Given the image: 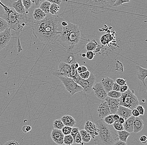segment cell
I'll use <instances>...</instances> for the list:
<instances>
[{
    "instance_id": "cell-1",
    "label": "cell",
    "mask_w": 147,
    "mask_h": 145,
    "mask_svg": "<svg viewBox=\"0 0 147 145\" xmlns=\"http://www.w3.org/2000/svg\"><path fill=\"white\" fill-rule=\"evenodd\" d=\"M63 19L58 15L47 14L40 21H32L33 34L35 37L47 44L57 42L62 32L61 22Z\"/></svg>"
},
{
    "instance_id": "cell-2",
    "label": "cell",
    "mask_w": 147,
    "mask_h": 145,
    "mask_svg": "<svg viewBox=\"0 0 147 145\" xmlns=\"http://www.w3.org/2000/svg\"><path fill=\"white\" fill-rule=\"evenodd\" d=\"M0 5L2 6L4 10L5 13L2 18L7 22L9 25V28L14 30L16 33L18 38L17 49L18 52H20L23 51V49L19 39V35L25 26L30 25L29 24L32 22V20L26 14H19L16 12L14 9L4 5L1 1V0Z\"/></svg>"
},
{
    "instance_id": "cell-3",
    "label": "cell",
    "mask_w": 147,
    "mask_h": 145,
    "mask_svg": "<svg viewBox=\"0 0 147 145\" xmlns=\"http://www.w3.org/2000/svg\"><path fill=\"white\" fill-rule=\"evenodd\" d=\"M67 25L62 26V32L58 42H59L67 52L78 53V46L80 44L82 31L78 25L67 22Z\"/></svg>"
},
{
    "instance_id": "cell-4",
    "label": "cell",
    "mask_w": 147,
    "mask_h": 145,
    "mask_svg": "<svg viewBox=\"0 0 147 145\" xmlns=\"http://www.w3.org/2000/svg\"><path fill=\"white\" fill-rule=\"evenodd\" d=\"M99 133L94 139L96 145H115L119 140L117 131L114 128L113 125L106 123L103 119H100L95 122Z\"/></svg>"
},
{
    "instance_id": "cell-5",
    "label": "cell",
    "mask_w": 147,
    "mask_h": 145,
    "mask_svg": "<svg viewBox=\"0 0 147 145\" xmlns=\"http://www.w3.org/2000/svg\"><path fill=\"white\" fill-rule=\"evenodd\" d=\"M119 100V105L131 110L136 108L139 105V102L134 94V91L131 90L129 89L125 92H122Z\"/></svg>"
},
{
    "instance_id": "cell-6",
    "label": "cell",
    "mask_w": 147,
    "mask_h": 145,
    "mask_svg": "<svg viewBox=\"0 0 147 145\" xmlns=\"http://www.w3.org/2000/svg\"><path fill=\"white\" fill-rule=\"evenodd\" d=\"M86 4L91 11L94 13H101L108 11L110 7L105 0H85Z\"/></svg>"
},
{
    "instance_id": "cell-7",
    "label": "cell",
    "mask_w": 147,
    "mask_h": 145,
    "mask_svg": "<svg viewBox=\"0 0 147 145\" xmlns=\"http://www.w3.org/2000/svg\"><path fill=\"white\" fill-rule=\"evenodd\" d=\"M57 78L64 84L66 90L71 95L83 91L82 87L76 83L72 78L64 76H58Z\"/></svg>"
},
{
    "instance_id": "cell-8",
    "label": "cell",
    "mask_w": 147,
    "mask_h": 145,
    "mask_svg": "<svg viewBox=\"0 0 147 145\" xmlns=\"http://www.w3.org/2000/svg\"><path fill=\"white\" fill-rule=\"evenodd\" d=\"M96 78L93 73H90V77L87 79H81L77 84L82 87L84 91L87 93L91 92L92 88L95 83Z\"/></svg>"
},
{
    "instance_id": "cell-9",
    "label": "cell",
    "mask_w": 147,
    "mask_h": 145,
    "mask_svg": "<svg viewBox=\"0 0 147 145\" xmlns=\"http://www.w3.org/2000/svg\"><path fill=\"white\" fill-rule=\"evenodd\" d=\"M71 71L70 65L65 62H61L59 65L58 69L53 72V75L56 77L64 76L69 77Z\"/></svg>"
},
{
    "instance_id": "cell-10",
    "label": "cell",
    "mask_w": 147,
    "mask_h": 145,
    "mask_svg": "<svg viewBox=\"0 0 147 145\" xmlns=\"http://www.w3.org/2000/svg\"><path fill=\"white\" fill-rule=\"evenodd\" d=\"M11 38V28H8L3 32H0V50L6 47Z\"/></svg>"
},
{
    "instance_id": "cell-11",
    "label": "cell",
    "mask_w": 147,
    "mask_h": 145,
    "mask_svg": "<svg viewBox=\"0 0 147 145\" xmlns=\"http://www.w3.org/2000/svg\"><path fill=\"white\" fill-rule=\"evenodd\" d=\"M92 90L94 92V94L97 98L101 100H104L107 96V92L104 88L101 82H97L94 84Z\"/></svg>"
},
{
    "instance_id": "cell-12",
    "label": "cell",
    "mask_w": 147,
    "mask_h": 145,
    "mask_svg": "<svg viewBox=\"0 0 147 145\" xmlns=\"http://www.w3.org/2000/svg\"><path fill=\"white\" fill-rule=\"evenodd\" d=\"M84 129L89 132L91 136L92 140H93L95 137L98 135L99 130L95 123L90 121H87L85 122Z\"/></svg>"
},
{
    "instance_id": "cell-13",
    "label": "cell",
    "mask_w": 147,
    "mask_h": 145,
    "mask_svg": "<svg viewBox=\"0 0 147 145\" xmlns=\"http://www.w3.org/2000/svg\"><path fill=\"white\" fill-rule=\"evenodd\" d=\"M98 117L100 119H103L105 117L111 114L110 108L105 100L100 104L97 109Z\"/></svg>"
},
{
    "instance_id": "cell-14",
    "label": "cell",
    "mask_w": 147,
    "mask_h": 145,
    "mask_svg": "<svg viewBox=\"0 0 147 145\" xmlns=\"http://www.w3.org/2000/svg\"><path fill=\"white\" fill-rule=\"evenodd\" d=\"M64 134L61 130L54 129L52 130L51 134V139L56 144L61 145L64 144Z\"/></svg>"
},
{
    "instance_id": "cell-15",
    "label": "cell",
    "mask_w": 147,
    "mask_h": 145,
    "mask_svg": "<svg viewBox=\"0 0 147 145\" xmlns=\"http://www.w3.org/2000/svg\"><path fill=\"white\" fill-rule=\"evenodd\" d=\"M104 100L107 103L111 114L116 113L117 109L120 105L119 98H114L107 96Z\"/></svg>"
},
{
    "instance_id": "cell-16",
    "label": "cell",
    "mask_w": 147,
    "mask_h": 145,
    "mask_svg": "<svg viewBox=\"0 0 147 145\" xmlns=\"http://www.w3.org/2000/svg\"><path fill=\"white\" fill-rule=\"evenodd\" d=\"M116 114L119 115V117H123L125 121L129 117L132 116V110L122 105H119Z\"/></svg>"
},
{
    "instance_id": "cell-17",
    "label": "cell",
    "mask_w": 147,
    "mask_h": 145,
    "mask_svg": "<svg viewBox=\"0 0 147 145\" xmlns=\"http://www.w3.org/2000/svg\"><path fill=\"white\" fill-rule=\"evenodd\" d=\"M100 82L107 93L113 90V84L114 83L115 81L111 78L109 77L103 78L101 80Z\"/></svg>"
},
{
    "instance_id": "cell-18",
    "label": "cell",
    "mask_w": 147,
    "mask_h": 145,
    "mask_svg": "<svg viewBox=\"0 0 147 145\" xmlns=\"http://www.w3.org/2000/svg\"><path fill=\"white\" fill-rule=\"evenodd\" d=\"M144 123L143 120L139 117H135L133 123V132L135 134L140 132L144 127Z\"/></svg>"
},
{
    "instance_id": "cell-19",
    "label": "cell",
    "mask_w": 147,
    "mask_h": 145,
    "mask_svg": "<svg viewBox=\"0 0 147 145\" xmlns=\"http://www.w3.org/2000/svg\"><path fill=\"white\" fill-rule=\"evenodd\" d=\"M12 6L15 11L19 14H26L25 9L22 3V0H18L13 3Z\"/></svg>"
},
{
    "instance_id": "cell-20",
    "label": "cell",
    "mask_w": 147,
    "mask_h": 145,
    "mask_svg": "<svg viewBox=\"0 0 147 145\" xmlns=\"http://www.w3.org/2000/svg\"><path fill=\"white\" fill-rule=\"evenodd\" d=\"M135 117V116L132 115L125 121L123 124L124 130L130 133L133 132V123Z\"/></svg>"
},
{
    "instance_id": "cell-21",
    "label": "cell",
    "mask_w": 147,
    "mask_h": 145,
    "mask_svg": "<svg viewBox=\"0 0 147 145\" xmlns=\"http://www.w3.org/2000/svg\"><path fill=\"white\" fill-rule=\"evenodd\" d=\"M137 67L138 69V72L137 74L138 78L142 82L144 86L146 88V85L145 83V79L147 76V69L139 66H137Z\"/></svg>"
},
{
    "instance_id": "cell-22",
    "label": "cell",
    "mask_w": 147,
    "mask_h": 145,
    "mask_svg": "<svg viewBox=\"0 0 147 145\" xmlns=\"http://www.w3.org/2000/svg\"><path fill=\"white\" fill-rule=\"evenodd\" d=\"M61 119L65 126L73 127L76 124V121L74 118L70 115H64Z\"/></svg>"
},
{
    "instance_id": "cell-23",
    "label": "cell",
    "mask_w": 147,
    "mask_h": 145,
    "mask_svg": "<svg viewBox=\"0 0 147 145\" xmlns=\"http://www.w3.org/2000/svg\"><path fill=\"white\" fill-rule=\"evenodd\" d=\"M47 14L40 8H37L34 11L33 14V19L35 21H40L45 17Z\"/></svg>"
},
{
    "instance_id": "cell-24",
    "label": "cell",
    "mask_w": 147,
    "mask_h": 145,
    "mask_svg": "<svg viewBox=\"0 0 147 145\" xmlns=\"http://www.w3.org/2000/svg\"><path fill=\"white\" fill-rule=\"evenodd\" d=\"M80 133L83 142L89 143L91 140H92L91 136L90 134H89V132H87L84 129H82L80 131Z\"/></svg>"
},
{
    "instance_id": "cell-25",
    "label": "cell",
    "mask_w": 147,
    "mask_h": 145,
    "mask_svg": "<svg viewBox=\"0 0 147 145\" xmlns=\"http://www.w3.org/2000/svg\"><path fill=\"white\" fill-rule=\"evenodd\" d=\"M117 133L119 140L126 143L127 138L130 135V133L124 130L123 131H117Z\"/></svg>"
},
{
    "instance_id": "cell-26",
    "label": "cell",
    "mask_w": 147,
    "mask_h": 145,
    "mask_svg": "<svg viewBox=\"0 0 147 145\" xmlns=\"http://www.w3.org/2000/svg\"><path fill=\"white\" fill-rule=\"evenodd\" d=\"M100 47L96 40H93L87 43L86 45V49L87 51H94Z\"/></svg>"
},
{
    "instance_id": "cell-27",
    "label": "cell",
    "mask_w": 147,
    "mask_h": 145,
    "mask_svg": "<svg viewBox=\"0 0 147 145\" xmlns=\"http://www.w3.org/2000/svg\"><path fill=\"white\" fill-rule=\"evenodd\" d=\"M51 3L48 1H45L41 3L40 5V8L43 11L45 12L46 14L49 13V8Z\"/></svg>"
},
{
    "instance_id": "cell-28",
    "label": "cell",
    "mask_w": 147,
    "mask_h": 145,
    "mask_svg": "<svg viewBox=\"0 0 147 145\" xmlns=\"http://www.w3.org/2000/svg\"><path fill=\"white\" fill-rule=\"evenodd\" d=\"M59 9V5L56 3H51L49 8V13L54 15H57L58 13Z\"/></svg>"
},
{
    "instance_id": "cell-29",
    "label": "cell",
    "mask_w": 147,
    "mask_h": 145,
    "mask_svg": "<svg viewBox=\"0 0 147 145\" xmlns=\"http://www.w3.org/2000/svg\"><path fill=\"white\" fill-rule=\"evenodd\" d=\"M53 125L54 128L61 130L64 126V125L61 119H57L54 121Z\"/></svg>"
},
{
    "instance_id": "cell-30",
    "label": "cell",
    "mask_w": 147,
    "mask_h": 145,
    "mask_svg": "<svg viewBox=\"0 0 147 145\" xmlns=\"http://www.w3.org/2000/svg\"><path fill=\"white\" fill-rule=\"evenodd\" d=\"M121 94H122V92L113 90L107 93V96L110 98H119L121 96Z\"/></svg>"
},
{
    "instance_id": "cell-31",
    "label": "cell",
    "mask_w": 147,
    "mask_h": 145,
    "mask_svg": "<svg viewBox=\"0 0 147 145\" xmlns=\"http://www.w3.org/2000/svg\"><path fill=\"white\" fill-rule=\"evenodd\" d=\"M8 28H9V26L7 22L3 18L0 17V32H3Z\"/></svg>"
},
{
    "instance_id": "cell-32",
    "label": "cell",
    "mask_w": 147,
    "mask_h": 145,
    "mask_svg": "<svg viewBox=\"0 0 147 145\" xmlns=\"http://www.w3.org/2000/svg\"><path fill=\"white\" fill-rule=\"evenodd\" d=\"M74 139L71 135H64V144L67 145H71L73 144Z\"/></svg>"
},
{
    "instance_id": "cell-33",
    "label": "cell",
    "mask_w": 147,
    "mask_h": 145,
    "mask_svg": "<svg viewBox=\"0 0 147 145\" xmlns=\"http://www.w3.org/2000/svg\"><path fill=\"white\" fill-rule=\"evenodd\" d=\"M113 114L109 115H107L103 118L104 121L108 125H113V123H114L115 121H114L113 118Z\"/></svg>"
},
{
    "instance_id": "cell-34",
    "label": "cell",
    "mask_w": 147,
    "mask_h": 145,
    "mask_svg": "<svg viewBox=\"0 0 147 145\" xmlns=\"http://www.w3.org/2000/svg\"><path fill=\"white\" fill-rule=\"evenodd\" d=\"M115 70L119 72H122L123 71V65L122 62H120L119 60H117L115 63Z\"/></svg>"
},
{
    "instance_id": "cell-35",
    "label": "cell",
    "mask_w": 147,
    "mask_h": 145,
    "mask_svg": "<svg viewBox=\"0 0 147 145\" xmlns=\"http://www.w3.org/2000/svg\"><path fill=\"white\" fill-rule=\"evenodd\" d=\"M113 126L114 128L117 131H121L124 130L123 125L122 124L119 123L118 122H115L113 123Z\"/></svg>"
},
{
    "instance_id": "cell-36",
    "label": "cell",
    "mask_w": 147,
    "mask_h": 145,
    "mask_svg": "<svg viewBox=\"0 0 147 145\" xmlns=\"http://www.w3.org/2000/svg\"><path fill=\"white\" fill-rule=\"evenodd\" d=\"M71 129H72V127H71L64 125V127L61 129V131L64 135H67L70 134Z\"/></svg>"
},
{
    "instance_id": "cell-37",
    "label": "cell",
    "mask_w": 147,
    "mask_h": 145,
    "mask_svg": "<svg viewBox=\"0 0 147 145\" xmlns=\"http://www.w3.org/2000/svg\"><path fill=\"white\" fill-rule=\"evenodd\" d=\"M22 3L25 9L26 10L30 9L32 5L31 0H22Z\"/></svg>"
},
{
    "instance_id": "cell-38",
    "label": "cell",
    "mask_w": 147,
    "mask_h": 145,
    "mask_svg": "<svg viewBox=\"0 0 147 145\" xmlns=\"http://www.w3.org/2000/svg\"><path fill=\"white\" fill-rule=\"evenodd\" d=\"M90 73L91 72L87 70L86 71H84L82 73H80L79 75L81 78L83 79L86 80L90 77Z\"/></svg>"
},
{
    "instance_id": "cell-39",
    "label": "cell",
    "mask_w": 147,
    "mask_h": 145,
    "mask_svg": "<svg viewBox=\"0 0 147 145\" xmlns=\"http://www.w3.org/2000/svg\"><path fill=\"white\" fill-rule=\"evenodd\" d=\"M80 132V130L78 127H72V129H71V132L70 134L73 137L74 140V138H75V136Z\"/></svg>"
},
{
    "instance_id": "cell-40",
    "label": "cell",
    "mask_w": 147,
    "mask_h": 145,
    "mask_svg": "<svg viewBox=\"0 0 147 145\" xmlns=\"http://www.w3.org/2000/svg\"><path fill=\"white\" fill-rule=\"evenodd\" d=\"M74 143H76L77 144H83L81 136L80 134V132L75 136V138H74Z\"/></svg>"
},
{
    "instance_id": "cell-41",
    "label": "cell",
    "mask_w": 147,
    "mask_h": 145,
    "mask_svg": "<svg viewBox=\"0 0 147 145\" xmlns=\"http://www.w3.org/2000/svg\"><path fill=\"white\" fill-rule=\"evenodd\" d=\"M130 1V0H117L114 5V6L117 7L119 5H123L124 3H129Z\"/></svg>"
},
{
    "instance_id": "cell-42",
    "label": "cell",
    "mask_w": 147,
    "mask_h": 145,
    "mask_svg": "<svg viewBox=\"0 0 147 145\" xmlns=\"http://www.w3.org/2000/svg\"><path fill=\"white\" fill-rule=\"evenodd\" d=\"M95 53L93 51H87L86 54V57L89 60H92L95 56Z\"/></svg>"
},
{
    "instance_id": "cell-43",
    "label": "cell",
    "mask_w": 147,
    "mask_h": 145,
    "mask_svg": "<svg viewBox=\"0 0 147 145\" xmlns=\"http://www.w3.org/2000/svg\"><path fill=\"white\" fill-rule=\"evenodd\" d=\"M126 80L122 78H118L115 80V82L120 86L126 84Z\"/></svg>"
},
{
    "instance_id": "cell-44",
    "label": "cell",
    "mask_w": 147,
    "mask_h": 145,
    "mask_svg": "<svg viewBox=\"0 0 147 145\" xmlns=\"http://www.w3.org/2000/svg\"><path fill=\"white\" fill-rule=\"evenodd\" d=\"M136 109L137 110L138 112L139 113L140 115H143L145 113V109L142 105H138L136 107Z\"/></svg>"
},
{
    "instance_id": "cell-45",
    "label": "cell",
    "mask_w": 147,
    "mask_h": 145,
    "mask_svg": "<svg viewBox=\"0 0 147 145\" xmlns=\"http://www.w3.org/2000/svg\"><path fill=\"white\" fill-rule=\"evenodd\" d=\"M77 70L78 73L80 74V73H82V72H84V71H87V68L86 66L83 65L80 66L78 67V68L77 69Z\"/></svg>"
},
{
    "instance_id": "cell-46",
    "label": "cell",
    "mask_w": 147,
    "mask_h": 145,
    "mask_svg": "<svg viewBox=\"0 0 147 145\" xmlns=\"http://www.w3.org/2000/svg\"><path fill=\"white\" fill-rule=\"evenodd\" d=\"M32 127L29 125H24L22 127V130L24 133H27L32 130Z\"/></svg>"
},
{
    "instance_id": "cell-47",
    "label": "cell",
    "mask_w": 147,
    "mask_h": 145,
    "mask_svg": "<svg viewBox=\"0 0 147 145\" xmlns=\"http://www.w3.org/2000/svg\"><path fill=\"white\" fill-rule=\"evenodd\" d=\"M5 145H19V143L16 140H11L7 141L5 143L3 144Z\"/></svg>"
},
{
    "instance_id": "cell-48",
    "label": "cell",
    "mask_w": 147,
    "mask_h": 145,
    "mask_svg": "<svg viewBox=\"0 0 147 145\" xmlns=\"http://www.w3.org/2000/svg\"><path fill=\"white\" fill-rule=\"evenodd\" d=\"M72 78L76 83H78V82L80 80L81 78L80 77V75H79V74L78 73V71H77L76 74H75V75H74V76Z\"/></svg>"
},
{
    "instance_id": "cell-49",
    "label": "cell",
    "mask_w": 147,
    "mask_h": 145,
    "mask_svg": "<svg viewBox=\"0 0 147 145\" xmlns=\"http://www.w3.org/2000/svg\"><path fill=\"white\" fill-rule=\"evenodd\" d=\"M120 87L121 86L119 84H117L115 82L113 84V90L119 92L120 90Z\"/></svg>"
},
{
    "instance_id": "cell-50",
    "label": "cell",
    "mask_w": 147,
    "mask_h": 145,
    "mask_svg": "<svg viewBox=\"0 0 147 145\" xmlns=\"http://www.w3.org/2000/svg\"><path fill=\"white\" fill-rule=\"evenodd\" d=\"M140 141L142 143V144H146L147 142V137L145 135H142L140 137Z\"/></svg>"
},
{
    "instance_id": "cell-51",
    "label": "cell",
    "mask_w": 147,
    "mask_h": 145,
    "mask_svg": "<svg viewBox=\"0 0 147 145\" xmlns=\"http://www.w3.org/2000/svg\"><path fill=\"white\" fill-rule=\"evenodd\" d=\"M116 1L117 0H105L106 2L107 3L110 8L113 7Z\"/></svg>"
},
{
    "instance_id": "cell-52",
    "label": "cell",
    "mask_w": 147,
    "mask_h": 145,
    "mask_svg": "<svg viewBox=\"0 0 147 145\" xmlns=\"http://www.w3.org/2000/svg\"><path fill=\"white\" fill-rule=\"evenodd\" d=\"M129 89L128 86H127V84H124V85H122L120 87V90L119 92H125L127 90Z\"/></svg>"
},
{
    "instance_id": "cell-53",
    "label": "cell",
    "mask_w": 147,
    "mask_h": 145,
    "mask_svg": "<svg viewBox=\"0 0 147 145\" xmlns=\"http://www.w3.org/2000/svg\"><path fill=\"white\" fill-rule=\"evenodd\" d=\"M132 115L135 116V117H139L140 115L139 113L137 111L136 108L132 110Z\"/></svg>"
},
{
    "instance_id": "cell-54",
    "label": "cell",
    "mask_w": 147,
    "mask_h": 145,
    "mask_svg": "<svg viewBox=\"0 0 147 145\" xmlns=\"http://www.w3.org/2000/svg\"><path fill=\"white\" fill-rule=\"evenodd\" d=\"M45 1H48L51 3H56V4L59 5L61 3L62 0H45Z\"/></svg>"
},
{
    "instance_id": "cell-55",
    "label": "cell",
    "mask_w": 147,
    "mask_h": 145,
    "mask_svg": "<svg viewBox=\"0 0 147 145\" xmlns=\"http://www.w3.org/2000/svg\"><path fill=\"white\" fill-rule=\"evenodd\" d=\"M113 117L114 121L117 122L118 119H119V116L116 113L114 114H113Z\"/></svg>"
},
{
    "instance_id": "cell-56",
    "label": "cell",
    "mask_w": 147,
    "mask_h": 145,
    "mask_svg": "<svg viewBox=\"0 0 147 145\" xmlns=\"http://www.w3.org/2000/svg\"><path fill=\"white\" fill-rule=\"evenodd\" d=\"M41 0H31L32 3H34L36 6L40 4Z\"/></svg>"
},
{
    "instance_id": "cell-57",
    "label": "cell",
    "mask_w": 147,
    "mask_h": 145,
    "mask_svg": "<svg viewBox=\"0 0 147 145\" xmlns=\"http://www.w3.org/2000/svg\"><path fill=\"white\" fill-rule=\"evenodd\" d=\"M127 144V143H125V142H123V141L119 140L117 141V142L115 144V145H126Z\"/></svg>"
},
{
    "instance_id": "cell-58",
    "label": "cell",
    "mask_w": 147,
    "mask_h": 145,
    "mask_svg": "<svg viewBox=\"0 0 147 145\" xmlns=\"http://www.w3.org/2000/svg\"><path fill=\"white\" fill-rule=\"evenodd\" d=\"M125 120L123 117H119V119H118V121L117 122L120 124H123L124 122H125Z\"/></svg>"
},
{
    "instance_id": "cell-59",
    "label": "cell",
    "mask_w": 147,
    "mask_h": 145,
    "mask_svg": "<svg viewBox=\"0 0 147 145\" xmlns=\"http://www.w3.org/2000/svg\"><path fill=\"white\" fill-rule=\"evenodd\" d=\"M74 59L73 58V57L71 56H69L68 58L67 59V62L68 64H70L71 63L72 61H74Z\"/></svg>"
},
{
    "instance_id": "cell-60",
    "label": "cell",
    "mask_w": 147,
    "mask_h": 145,
    "mask_svg": "<svg viewBox=\"0 0 147 145\" xmlns=\"http://www.w3.org/2000/svg\"><path fill=\"white\" fill-rule=\"evenodd\" d=\"M73 63L74 67V68H75L76 69H77L78 68V67L80 66V65H79V63L76 62V61H75V62H73V63Z\"/></svg>"
},
{
    "instance_id": "cell-61",
    "label": "cell",
    "mask_w": 147,
    "mask_h": 145,
    "mask_svg": "<svg viewBox=\"0 0 147 145\" xmlns=\"http://www.w3.org/2000/svg\"><path fill=\"white\" fill-rule=\"evenodd\" d=\"M67 22H66L64 20H62V22H61V25L62 26H67Z\"/></svg>"
},
{
    "instance_id": "cell-62",
    "label": "cell",
    "mask_w": 147,
    "mask_h": 145,
    "mask_svg": "<svg viewBox=\"0 0 147 145\" xmlns=\"http://www.w3.org/2000/svg\"><path fill=\"white\" fill-rule=\"evenodd\" d=\"M82 56L83 57H86V54H82Z\"/></svg>"
}]
</instances>
